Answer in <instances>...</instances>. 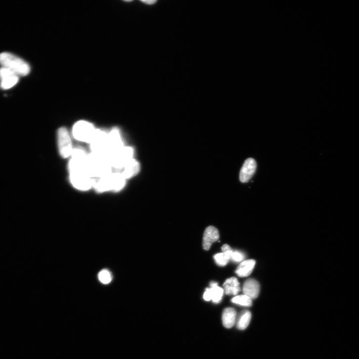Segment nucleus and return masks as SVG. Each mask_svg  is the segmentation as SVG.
<instances>
[{"label":"nucleus","mask_w":359,"mask_h":359,"mask_svg":"<svg viewBox=\"0 0 359 359\" xmlns=\"http://www.w3.org/2000/svg\"><path fill=\"white\" fill-rule=\"evenodd\" d=\"M92 180V188L98 193L121 191L125 187L127 180L121 173L116 172Z\"/></svg>","instance_id":"f257e3e1"},{"label":"nucleus","mask_w":359,"mask_h":359,"mask_svg":"<svg viewBox=\"0 0 359 359\" xmlns=\"http://www.w3.org/2000/svg\"><path fill=\"white\" fill-rule=\"evenodd\" d=\"M86 168L92 179L102 178L113 172L107 157L91 152L89 153Z\"/></svg>","instance_id":"f03ea898"},{"label":"nucleus","mask_w":359,"mask_h":359,"mask_svg":"<svg viewBox=\"0 0 359 359\" xmlns=\"http://www.w3.org/2000/svg\"><path fill=\"white\" fill-rule=\"evenodd\" d=\"M0 65L13 72L18 76H26L30 72L29 65L17 56L9 53H0Z\"/></svg>","instance_id":"7ed1b4c3"},{"label":"nucleus","mask_w":359,"mask_h":359,"mask_svg":"<svg viewBox=\"0 0 359 359\" xmlns=\"http://www.w3.org/2000/svg\"><path fill=\"white\" fill-rule=\"evenodd\" d=\"M70 181L78 190L86 191L92 188V178L89 176L86 167L69 166Z\"/></svg>","instance_id":"20e7f679"},{"label":"nucleus","mask_w":359,"mask_h":359,"mask_svg":"<svg viewBox=\"0 0 359 359\" xmlns=\"http://www.w3.org/2000/svg\"><path fill=\"white\" fill-rule=\"evenodd\" d=\"M134 150L125 146L122 149L108 157V160L113 172H120L126 164L134 159Z\"/></svg>","instance_id":"39448f33"},{"label":"nucleus","mask_w":359,"mask_h":359,"mask_svg":"<svg viewBox=\"0 0 359 359\" xmlns=\"http://www.w3.org/2000/svg\"><path fill=\"white\" fill-rule=\"evenodd\" d=\"M108 134L104 131L96 129L93 137L90 143L91 153L108 158Z\"/></svg>","instance_id":"423d86ee"},{"label":"nucleus","mask_w":359,"mask_h":359,"mask_svg":"<svg viewBox=\"0 0 359 359\" xmlns=\"http://www.w3.org/2000/svg\"><path fill=\"white\" fill-rule=\"evenodd\" d=\"M96 130L91 123L81 121L74 126L73 135L76 140L90 144Z\"/></svg>","instance_id":"0eeeda50"},{"label":"nucleus","mask_w":359,"mask_h":359,"mask_svg":"<svg viewBox=\"0 0 359 359\" xmlns=\"http://www.w3.org/2000/svg\"><path fill=\"white\" fill-rule=\"evenodd\" d=\"M57 144L60 155L64 158L71 156L73 147L70 135L65 127L57 131Z\"/></svg>","instance_id":"6e6552de"},{"label":"nucleus","mask_w":359,"mask_h":359,"mask_svg":"<svg viewBox=\"0 0 359 359\" xmlns=\"http://www.w3.org/2000/svg\"><path fill=\"white\" fill-rule=\"evenodd\" d=\"M108 145L109 156L122 149L125 146L121 133L114 128L108 134Z\"/></svg>","instance_id":"1a4fd4ad"},{"label":"nucleus","mask_w":359,"mask_h":359,"mask_svg":"<svg viewBox=\"0 0 359 359\" xmlns=\"http://www.w3.org/2000/svg\"><path fill=\"white\" fill-rule=\"evenodd\" d=\"M19 80V76L9 70L0 68V86L3 90H8L15 86Z\"/></svg>","instance_id":"9d476101"},{"label":"nucleus","mask_w":359,"mask_h":359,"mask_svg":"<svg viewBox=\"0 0 359 359\" xmlns=\"http://www.w3.org/2000/svg\"><path fill=\"white\" fill-rule=\"evenodd\" d=\"M224 293V289L219 287L217 282L212 281L210 288L206 289L203 297L206 301H212L214 303H219L222 300Z\"/></svg>","instance_id":"9b49d317"},{"label":"nucleus","mask_w":359,"mask_h":359,"mask_svg":"<svg viewBox=\"0 0 359 359\" xmlns=\"http://www.w3.org/2000/svg\"><path fill=\"white\" fill-rule=\"evenodd\" d=\"M257 163L253 158L247 159L244 163L239 173V180L241 182H248L255 173Z\"/></svg>","instance_id":"f8f14e48"},{"label":"nucleus","mask_w":359,"mask_h":359,"mask_svg":"<svg viewBox=\"0 0 359 359\" xmlns=\"http://www.w3.org/2000/svg\"><path fill=\"white\" fill-rule=\"evenodd\" d=\"M219 237V231L215 227L210 226L207 227L203 236V249L206 251H208L212 244L217 241Z\"/></svg>","instance_id":"ddd939ff"},{"label":"nucleus","mask_w":359,"mask_h":359,"mask_svg":"<svg viewBox=\"0 0 359 359\" xmlns=\"http://www.w3.org/2000/svg\"><path fill=\"white\" fill-rule=\"evenodd\" d=\"M260 286L259 282L254 279H249L243 286L244 294L252 299L256 298L260 293Z\"/></svg>","instance_id":"4468645a"},{"label":"nucleus","mask_w":359,"mask_h":359,"mask_svg":"<svg viewBox=\"0 0 359 359\" xmlns=\"http://www.w3.org/2000/svg\"><path fill=\"white\" fill-rule=\"evenodd\" d=\"M140 164L134 158L129 162L121 173L126 180L131 179L136 176L140 171Z\"/></svg>","instance_id":"2eb2a0df"},{"label":"nucleus","mask_w":359,"mask_h":359,"mask_svg":"<svg viewBox=\"0 0 359 359\" xmlns=\"http://www.w3.org/2000/svg\"><path fill=\"white\" fill-rule=\"evenodd\" d=\"M255 265L256 262L255 260L245 261L238 266L235 272L239 277H247L251 274Z\"/></svg>","instance_id":"dca6fc26"},{"label":"nucleus","mask_w":359,"mask_h":359,"mask_svg":"<svg viewBox=\"0 0 359 359\" xmlns=\"http://www.w3.org/2000/svg\"><path fill=\"white\" fill-rule=\"evenodd\" d=\"M224 292L227 295H237L241 291L240 284L235 277L227 279L223 284Z\"/></svg>","instance_id":"f3484780"},{"label":"nucleus","mask_w":359,"mask_h":359,"mask_svg":"<svg viewBox=\"0 0 359 359\" xmlns=\"http://www.w3.org/2000/svg\"><path fill=\"white\" fill-rule=\"evenodd\" d=\"M236 313L232 308L226 309L223 313L222 321L224 326L226 328L232 327L235 322Z\"/></svg>","instance_id":"a211bd4d"},{"label":"nucleus","mask_w":359,"mask_h":359,"mask_svg":"<svg viewBox=\"0 0 359 359\" xmlns=\"http://www.w3.org/2000/svg\"><path fill=\"white\" fill-rule=\"evenodd\" d=\"M231 302L235 304L244 307H251L252 306V299L245 294L234 297L231 299Z\"/></svg>","instance_id":"6ab92c4d"},{"label":"nucleus","mask_w":359,"mask_h":359,"mask_svg":"<svg viewBox=\"0 0 359 359\" xmlns=\"http://www.w3.org/2000/svg\"><path fill=\"white\" fill-rule=\"evenodd\" d=\"M252 317V314L250 312H247L245 313L239 319L237 324V328L240 330H245L249 326Z\"/></svg>","instance_id":"aec40b11"},{"label":"nucleus","mask_w":359,"mask_h":359,"mask_svg":"<svg viewBox=\"0 0 359 359\" xmlns=\"http://www.w3.org/2000/svg\"><path fill=\"white\" fill-rule=\"evenodd\" d=\"M214 258L216 264L221 267L226 266L230 260V258L223 252L215 255Z\"/></svg>","instance_id":"412c9836"},{"label":"nucleus","mask_w":359,"mask_h":359,"mask_svg":"<svg viewBox=\"0 0 359 359\" xmlns=\"http://www.w3.org/2000/svg\"><path fill=\"white\" fill-rule=\"evenodd\" d=\"M98 279L101 283L108 284L112 280V275L108 270L103 269L99 273Z\"/></svg>","instance_id":"4be33fe9"},{"label":"nucleus","mask_w":359,"mask_h":359,"mask_svg":"<svg viewBox=\"0 0 359 359\" xmlns=\"http://www.w3.org/2000/svg\"><path fill=\"white\" fill-rule=\"evenodd\" d=\"M245 259L244 254L239 251H233L231 256V260L233 262L239 263L243 261Z\"/></svg>","instance_id":"5701e85b"},{"label":"nucleus","mask_w":359,"mask_h":359,"mask_svg":"<svg viewBox=\"0 0 359 359\" xmlns=\"http://www.w3.org/2000/svg\"><path fill=\"white\" fill-rule=\"evenodd\" d=\"M222 251L223 253L227 255L231 260V256L233 251L231 248L228 245L225 244L222 247Z\"/></svg>","instance_id":"b1692460"},{"label":"nucleus","mask_w":359,"mask_h":359,"mask_svg":"<svg viewBox=\"0 0 359 359\" xmlns=\"http://www.w3.org/2000/svg\"><path fill=\"white\" fill-rule=\"evenodd\" d=\"M142 2L145 3L146 4L148 5H153L154 3L157 2V1H155V0H146V1H141Z\"/></svg>","instance_id":"393cba45"}]
</instances>
